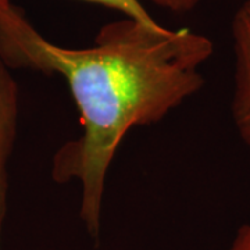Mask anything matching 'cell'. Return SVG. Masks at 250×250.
<instances>
[{"label":"cell","instance_id":"cell-1","mask_svg":"<svg viewBox=\"0 0 250 250\" xmlns=\"http://www.w3.org/2000/svg\"><path fill=\"white\" fill-rule=\"evenodd\" d=\"M211 54L213 42L202 34L129 17L102 27L89 47L68 49L43 38L13 4L0 13L6 65L59 75L71 92L82 129L54 153L52 178L80 184L81 221L95 241L121 141L134 126L160 123L202 89L200 67Z\"/></svg>","mask_w":250,"mask_h":250},{"label":"cell","instance_id":"cell-2","mask_svg":"<svg viewBox=\"0 0 250 250\" xmlns=\"http://www.w3.org/2000/svg\"><path fill=\"white\" fill-rule=\"evenodd\" d=\"M231 29L235 56L231 113L239 138L250 147V0L235 13Z\"/></svg>","mask_w":250,"mask_h":250},{"label":"cell","instance_id":"cell-3","mask_svg":"<svg viewBox=\"0 0 250 250\" xmlns=\"http://www.w3.org/2000/svg\"><path fill=\"white\" fill-rule=\"evenodd\" d=\"M18 124V86L9 67L0 59V243L7 215L9 160Z\"/></svg>","mask_w":250,"mask_h":250},{"label":"cell","instance_id":"cell-4","mask_svg":"<svg viewBox=\"0 0 250 250\" xmlns=\"http://www.w3.org/2000/svg\"><path fill=\"white\" fill-rule=\"evenodd\" d=\"M83 1H90L102 4L108 9L117 10L124 14V17L139 20L143 22H154L152 16L145 10L141 0H83Z\"/></svg>","mask_w":250,"mask_h":250},{"label":"cell","instance_id":"cell-5","mask_svg":"<svg viewBox=\"0 0 250 250\" xmlns=\"http://www.w3.org/2000/svg\"><path fill=\"white\" fill-rule=\"evenodd\" d=\"M156 6L171 10L175 13H185L196 7L200 0H149Z\"/></svg>","mask_w":250,"mask_h":250},{"label":"cell","instance_id":"cell-6","mask_svg":"<svg viewBox=\"0 0 250 250\" xmlns=\"http://www.w3.org/2000/svg\"><path fill=\"white\" fill-rule=\"evenodd\" d=\"M227 250H250V223L242 225Z\"/></svg>","mask_w":250,"mask_h":250},{"label":"cell","instance_id":"cell-7","mask_svg":"<svg viewBox=\"0 0 250 250\" xmlns=\"http://www.w3.org/2000/svg\"><path fill=\"white\" fill-rule=\"evenodd\" d=\"M10 6H11L10 0H0V13L4 11L6 9H9Z\"/></svg>","mask_w":250,"mask_h":250}]
</instances>
